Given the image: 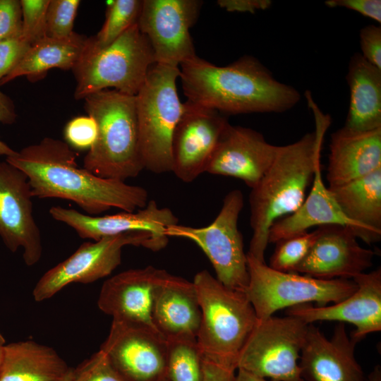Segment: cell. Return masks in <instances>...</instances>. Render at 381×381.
Wrapping results in <instances>:
<instances>
[{
  "instance_id": "cell-4",
  "label": "cell",
  "mask_w": 381,
  "mask_h": 381,
  "mask_svg": "<svg viewBox=\"0 0 381 381\" xmlns=\"http://www.w3.org/2000/svg\"><path fill=\"white\" fill-rule=\"evenodd\" d=\"M85 109L97 135L83 168L104 179L124 181L144 169L139 145L135 96L104 90L86 96Z\"/></svg>"
},
{
  "instance_id": "cell-9",
  "label": "cell",
  "mask_w": 381,
  "mask_h": 381,
  "mask_svg": "<svg viewBox=\"0 0 381 381\" xmlns=\"http://www.w3.org/2000/svg\"><path fill=\"white\" fill-rule=\"evenodd\" d=\"M243 205L242 192L232 190L225 195L219 212L210 224L193 227L176 224L169 226L165 234L194 242L208 258L217 280L229 289L245 292L249 279L247 254L238 227Z\"/></svg>"
},
{
  "instance_id": "cell-15",
  "label": "cell",
  "mask_w": 381,
  "mask_h": 381,
  "mask_svg": "<svg viewBox=\"0 0 381 381\" xmlns=\"http://www.w3.org/2000/svg\"><path fill=\"white\" fill-rule=\"evenodd\" d=\"M229 123L220 112L188 101L174 129L171 146V172L186 183L206 169L220 135Z\"/></svg>"
},
{
  "instance_id": "cell-11",
  "label": "cell",
  "mask_w": 381,
  "mask_h": 381,
  "mask_svg": "<svg viewBox=\"0 0 381 381\" xmlns=\"http://www.w3.org/2000/svg\"><path fill=\"white\" fill-rule=\"evenodd\" d=\"M168 242L146 231L128 232L85 242L71 256L40 277L33 289V298L41 302L70 284L92 283L111 274L121 264L122 249L126 246L158 251Z\"/></svg>"
},
{
  "instance_id": "cell-29",
  "label": "cell",
  "mask_w": 381,
  "mask_h": 381,
  "mask_svg": "<svg viewBox=\"0 0 381 381\" xmlns=\"http://www.w3.org/2000/svg\"><path fill=\"white\" fill-rule=\"evenodd\" d=\"M166 380L203 381L202 354L197 339H167Z\"/></svg>"
},
{
  "instance_id": "cell-7",
  "label": "cell",
  "mask_w": 381,
  "mask_h": 381,
  "mask_svg": "<svg viewBox=\"0 0 381 381\" xmlns=\"http://www.w3.org/2000/svg\"><path fill=\"white\" fill-rule=\"evenodd\" d=\"M179 74V67L155 64L135 95L142 162L155 174L171 171V140L183 110L176 90Z\"/></svg>"
},
{
  "instance_id": "cell-1",
  "label": "cell",
  "mask_w": 381,
  "mask_h": 381,
  "mask_svg": "<svg viewBox=\"0 0 381 381\" xmlns=\"http://www.w3.org/2000/svg\"><path fill=\"white\" fill-rule=\"evenodd\" d=\"M76 157L66 143L47 137L6 157V161L26 175L33 197L67 200L90 216L112 208L134 212L146 206L145 188L99 177L80 167Z\"/></svg>"
},
{
  "instance_id": "cell-17",
  "label": "cell",
  "mask_w": 381,
  "mask_h": 381,
  "mask_svg": "<svg viewBox=\"0 0 381 381\" xmlns=\"http://www.w3.org/2000/svg\"><path fill=\"white\" fill-rule=\"evenodd\" d=\"M317 230L307 255L292 272L321 279H352L372 267L375 252L361 246L351 229L329 224Z\"/></svg>"
},
{
  "instance_id": "cell-34",
  "label": "cell",
  "mask_w": 381,
  "mask_h": 381,
  "mask_svg": "<svg viewBox=\"0 0 381 381\" xmlns=\"http://www.w3.org/2000/svg\"><path fill=\"white\" fill-rule=\"evenodd\" d=\"M73 381H126L102 351L74 368Z\"/></svg>"
},
{
  "instance_id": "cell-20",
  "label": "cell",
  "mask_w": 381,
  "mask_h": 381,
  "mask_svg": "<svg viewBox=\"0 0 381 381\" xmlns=\"http://www.w3.org/2000/svg\"><path fill=\"white\" fill-rule=\"evenodd\" d=\"M49 212L54 219L73 229L80 238L93 241L133 231L149 232L169 241L165 229L179 224L178 217L169 208L159 207L154 200L134 212L104 216H90L61 206H53Z\"/></svg>"
},
{
  "instance_id": "cell-43",
  "label": "cell",
  "mask_w": 381,
  "mask_h": 381,
  "mask_svg": "<svg viewBox=\"0 0 381 381\" xmlns=\"http://www.w3.org/2000/svg\"><path fill=\"white\" fill-rule=\"evenodd\" d=\"M237 373L234 376V381H272L260 377L244 370L237 369Z\"/></svg>"
},
{
  "instance_id": "cell-24",
  "label": "cell",
  "mask_w": 381,
  "mask_h": 381,
  "mask_svg": "<svg viewBox=\"0 0 381 381\" xmlns=\"http://www.w3.org/2000/svg\"><path fill=\"white\" fill-rule=\"evenodd\" d=\"M152 320L167 340L197 339L201 310L193 282L172 275L156 295Z\"/></svg>"
},
{
  "instance_id": "cell-10",
  "label": "cell",
  "mask_w": 381,
  "mask_h": 381,
  "mask_svg": "<svg viewBox=\"0 0 381 381\" xmlns=\"http://www.w3.org/2000/svg\"><path fill=\"white\" fill-rule=\"evenodd\" d=\"M308 327L289 315L258 321L239 353L237 369L272 381H305L298 361Z\"/></svg>"
},
{
  "instance_id": "cell-26",
  "label": "cell",
  "mask_w": 381,
  "mask_h": 381,
  "mask_svg": "<svg viewBox=\"0 0 381 381\" xmlns=\"http://www.w3.org/2000/svg\"><path fill=\"white\" fill-rule=\"evenodd\" d=\"M71 369L52 347L28 340L5 345L0 381H57Z\"/></svg>"
},
{
  "instance_id": "cell-30",
  "label": "cell",
  "mask_w": 381,
  "mask_h": 381,
  "mask_svg": "<svg viewBox=\"0 0 381 381\" xmlns=\"http://www.w3.org/2000/svg\"><path fill=\"white\" fill-rule=\"evenodd\" d=\"M143 0H114L107 1L105 21L96 36L95 44L104 47L138 23Z\"/></svg>"
},
{
  "instance_id": "cell-28",
  "label": "cell",
  "mask_w": 381,
  "mask_h": 381,
  "mask_svg": "<svg viewBox=\"0 0 381 381\" xmlns=\"http://www.w3.org/2000/svg\"><path fill=\"white\" fill-rule=\"evenodd\" d=\"M87 38L74 32L65 37H44L30 47L16 67L0 80V85L21 76L37 80L53 68L72 70L82 56Z\"/></svg>"
},
{
  "instance_id": "cell-8",
  "label": "cell",
  "mask_w": 381,
  "mask_h": 381,
  "mask_svg": "<svg viewBox=\"0 0 381 381\" xmlns=\"http://www.w3.org/2000/svg\"><path fill=\"white\" fill-rule=\"evenodd\" d=\"M247 267L249 279L245 294L258 321L265 320L285 308L313 302L317 306L338 303L357 288L353 279H321L277 271L248 254Z\"/></svg>"
},
{
  "instance_id": "cell-19",
  "label": "cell",
  "mask_w": 381,
  "mask_h": 381,
  "mask_svg": "<svg viewBox=\"0 0 381 381\" xmlns=\"http://www.w3.org/2000/svg\"><path fill=\"white\" fill-rule=\"evenodd\" d=\"M278 146L262 134L246 127L226 126L212 153L206 172L231 176L253 188L272 163Z\"/></svg>"
},
{
  "instance_id": "cell-33",
  "label": "cell",
  "mask_w": 381,
  "mask_h": 381,
  "mask_svg": "<svg viewBox=\"0 0 381 381\" xmlns=\"http://www.w3.org/2000/svg\"><path fill=\"white\" fill-rule=\"evenodd\" d=\"M79 0H50L47 11V36L65 37L73 31Z\"/></svg>"
},
{
  "instance_id": "cell-14",
  "label": "cell",
  "mask_w": 381,
  "mask_h": 381,
  "mask_svg": "<svg viewBox=\"0 0 381 381\" xmlns=\"http://www.w3.org/2000/svg\"><path fill=\"white\" fill-rule=\"evenodd\" d=\"M32 198L26 175L6 161H0V237L11 252L23 249L28 266L37 264L42 255Z\"/></svg>"
},
{
  "instance_id": "cell-32",
  "label": "cell",
  "mask_w": 381,
  "mask_h": 381,
  "mask_svg": "<svg viewBox=\"0 0 381 381\" xmlns=\"http://www.w3.org/2000/svg\"><path fill=\"white\" fill-rule=\"evenodd\" d=\"M21 37L31 46L47 37V11L50 0H20Z\"/></svg>"
},
{
  "instance_id": "cell-44",
  "label": "cell",
  "mask_w": 381,
  "mask_h": 381,
  "mask_svg": "<svg viewBox=\"0 0 381 381\" xmlns=\"http://www.w3.org/2000/svg\"><path fill=\"white\" fill-rule=\"evenodd\" d=\"M366 381H381V368L377 365L368 376Z\"/></svg>"
},
{
  "instance_id": "cell-31",
  "label": "cell",
  "mask_w": 381,
  "mask_h": 381,
  "mask_svg": "<svg viewBox=\"0 0 381 381\" xmlns=\"http://www.w3.org/2000/svg\"><path fill=\"white\" fill-rule=\"evenodd\" d=\"M318 236V230L282 240L270 259L269 267L284 272H292L307 255Z\"/></svg>"
},
{
  "instance_id": "cell-23",
  "label": "cell",
  "mask_w": 381,
  "mask_h": 381,
  "mask_svg": "<svg viewBox=\"0 0 381 381\" xmlns=\"http://www.w3.org/2000/svg\"><path fill=\"white\" fill-rule=\"evenodd\" d=\"M381 167V128L350 132L341 128L331 135L327 167L328 186L344 184Z\"/></svg>"
},
{
  "instance_id": "cell-18",
  "label": "cell",
  "mask_w": 381,
  "mask_h": 381,
  "mask_svg": "<svg viewBox=\"0 0 381 381\" xmlns=\"http://www.w3.org/2000/svg\"><path fill=\"white\" fill-rule=\"evenodd\" d=\"M356 291L345 299L330 306L302 304L289 308L286 314L306 324L337 321L353 325L351 338L356 343L368 334L381 330V269L361 273L352 279Z\"/></svg>"
},
{
  "instance_id": "cell-2",
  "label": "cell",
  "mask_w": 381,
  "mask_h": 381,
  "mask_svg": "<svg viewBox=\"0 0 381 381\" xmlns=\"http://www.w3.org/2000/svg\"><path fill=\"white\" fill-rule=\"evenodd\" d=\"M179 66L187 101L220 113L283 112L301 99L296 88L276 80L252 56L218 66L196 55Z\"/></svg>"
},
{
  "instance_id": "cell-38",
  "label": "cell",
  "mask_w": 381,
  "mask_h": 381,
  "mask_svg": "<svg viewBox=\"0 0 381 381\" xmlns=\"http://www.w3.org/2000/svg\"><path fill=\"white\" fill-rule=\"evenodd\" d=\"M361 56L370 64L381 69V26L368 25L359 34Z\"/></svg>"
},
{
  "instance_id": "cell-12",
  "label": "cell",
  "mask_w": 381,
  "mask_h": 381,
  "mask_svg": "<svg viewBox=\"0 0 381 381\" xmlns=\"http://www.w3.org/2000/svg\"><path fill=\"white\" fill-rule=\"evenodd\" d=\"M202 4L198 0H143L138 25L150 42L155 64L179 67L196 56L189 31Z\"/></svg>"
},
{
  "instance_id": "cell-25",
  "label": "cell",
  "mask_w": 381,
  "mask_h": 381,
  "mask_svg": "<svg viewBox=\"0 0 381 381\" xmlns=\"http://www.w3.org/2000/svg\"><path fill=\"white\" fill-rule=\"evenodd\" d=\"M346 79L349 107L344 130L365 132L381 128V69L368 62L360 53L351 58Z\"/></svg>"
},
{
  "instance_id": "cell-46",
  "label": "cell",
  "mask_w": 381,
  "mask_h": 381,
  "mask_svg": "<svg viewBox=\"0 0 381 381\" xmlns=\"http://www.w3.org/2000/svg\"><path fill=\"white\" fill-rule=\"evenodd\" d=\"M6 345V341L3 335L0 333V368L1 365L4 349Z\"/></svg>"
},
{
  "instance_id": "cell-45",
  "label": "cell",
  "mask_w": 381,
  "mask_h": 381,
  "mask_svg": "<svg viewBox=\"0 0 381 381\" xmlns=\"http://www.w3.org/2000/svg\"><path fill=\"white\" fill-rule=\"evenodd\" d=\"M74 379V368H71L70 371L61 379L57 381H73Z\"/></svg>"
},
{
  "instance_id": "cell-13",
  "label": "cell",
  "mask_w": 381,
  "mask_h": 381,
  "mask_svg": "<svg viewBox=\"0 0 381 381\" xmlns=\"http://www.w3.org/2000/svg\"><path fill=\"white\" fill-rule=\"evenodd\" d=\"M100 350L126 381L166 378L167 341L148 326L112 320Z\"/></svg>"
},
{
  "instance_id": "cell-42",
  "label": "cell",
  "mask_w": 381,
  "mask_h": 381,
  "mask_svg": "<svg viewBox=\"0 0 381 381\" xmlns=\"http://www.w3.org/2000/svg\"><path fill=\"white\" fill-rule=\"evenodd\" d=\"M217 4L227 11L255 13L265 10L272 4L270 0H219Z\"/></svg>"
},
{
  "instance_id": "cell-27",
  "label": "cell",
  "mask_w": 381,
  "mask_h": 381,
  "mask_svg": "<svg viewBox=\"0 0 381 381\" xmlns=\"http://www.w3.org/2000/svg\"><path fill=\"white\" fill-rule=\"evenodd\" d=\"M344 215L362 227L371 243L381 238V167L344 184L328 186Z\"/></svg>"
},
{
  "instance_id": "cell-5",
  "label": "cell",
  "mask_w": 381,
  "mask_h": 381,
  "mask_svg": "<svg viewBox=\"0 0 381 381\" xmlns=\"http://www.w3.org/2000/svg\"><path fill=\"white\" fill-rule=\"evenodd\" d=\"M201 321L197 341L202 357L237 369V360L258 320L244 291L229 289L207 270L193 281Z\"/></svg>"
},
{
  "instance_id": "cell-3",
  "label": "cell",
  "mask_w": 381,
  "mask_h": 381,
  "mask_svg": "<svg viewBox=\"0 0 381 381\" xmlns=\"http://www.w3.org/2000/svg\"><path fill=\"white\" fill-rule=\"evenodd\" d=\"M315 129L297 141L278 146L275 157L249 195L252 238L247 254L265 262L268 234L278 219L294 212L303 203L311 184L321 153L330 117L308 97Z\"/></svg>"
},
{
  "instance_id": "cell-36",
  "label": "cell",
  "mask_w": 381,
  "mask_h": 381,
  "mask_svg": "<svg viewBox=\"0 0 381 381\" xmlns=\"http://www.w3.org/2000/svg\"><path fill=\"white\" fill-rule=\"evenodd\" d=\"M30 47L21 35L0 41V80L16 67Z\"/></svg>"
},
{
  "instance_id": "cell-21",
  "label": "cell",
  "mask_w": 381,
  "mask_h": 381,
  "mask_svg": "<svg viewBox=\"0 0 381 381\" xmlns=\"http://www.w3.org/2000/svg\"><path fill=\"white\" fill-rule=\"evenodd\" d=\"M356 344L343 322L336 325L330 339L309 324L299 359L302 377L305 381H365L355 357Z\"/></svg>"
},
{
  "instance_id": "cell-37",
  "label": "cell",
  "mask_w": 381,
  "mask_h": 381,
  "mask_svg": "<svg viewBox=\"0 0 381 381\" xmlns=\"http://www.w3.org/2000/svg\"><path fill=\"white\" fill-rule=\"evenodd\" d=\"M22 9L18 0H0V41L21 35Z\"/></svg>"
},
{
  "instance_id": "cell-40",
  "label": "cell",
  "mask_w": 381,
  "mask_h": 381,
  "mask_svg": "<svg viewBox=\"0 0 381 381\" xmlns=\"http://www.w3.org/2000/svg\"><path fill=\"white\" fill-rule=\"evenodd\" d=\"M17 114L11 99L0 90V123L11 124L16 121ZM16 152L0 140V155L11 156Z\"/></svg>"
},
{
  "instance_id": "cell-22",
  "label": "cell",
  "mask_w": 381,
  "mask_h": 381,
  "mask_svg": "<svg viewBox=\"0 0 381 381\" xmlns=\"http://www.w3.org/2000/svg\"><path fill=\"white\" fill-rule=\"evenodd\" d=\"M321 160L317 163L311 188L301 205L293 213L276 221L270 227L269 243H277L301 234L315 226L337 224L351 229L358 238L368 244L370 239L365 231L348 219L336 202L322 176Z\"/></svg>"
},
{
  "instance_id": "cell-39",
  "label": "cell",
  "mask_w": 381,
  "mask_h": 381,
  "mask_svg": "<svg viewBox=\"0 0 381 381\" xmlns=\"http://www.w3.org/2000/svg\"><path fill=\"white\" fill-rule=\"evenodd\" d=\"M325 4L330 8H346L381 23L380 0H327Z\"/></svg>"
},
{
  "instance_id": "cell-35",
  "label": "cell",
  "mask_w": 381,
  "mask_h": 381,
  "mask_svg": "<svg viewBox=\"0 0 381 381\" xmlns=\"http://www.w3.org/2000/svg\"><path fill=\"white\" fill-rule=\"evenodd\" d=\"M97 135V123L90 116H80L69 121L65 126L64 136L70 145L78 148H90Z\"/></svg>"
},
{
  "instance_id": "cell-41",
  "label": "cell",
  "mask_w": 381,
  "mask_h": 381,
  "mask_svg": "<svg viewBox=\"0 0 381 381\" xmlns=\"http://www.w3.org/2000/svg\"><path fill=\"white\" fill-rule=\"evenodd\" d=\"M236 370L202 357L203 381H234Z\"/></svg>"
},
{
  "instance_id": "cell-47",
  "label": "cell",
  "mask_w": 381,
  "mask_h": 381,
  "mask_svg": "<svg viewBox=\"0 0 381 381\" xmlns=\"http://www.w3.org/2000/svg\"><path fill=\"white\" fill-rule=\"evenodd\" d=\"M162 381H167V380L166 378H165L164 380H162Z\"/></svg>"
},
{
  "instance_id": "cell-6",
  "label": "cell",
  "mask_w": 381,
  "mask_h": 381,
  "mask_svg": "<svg viewBox=\"0 0 381 381\" xmlns=\"http://www.w3.org/2000/svg\"><path fill=\"white\" fill-rule=\"evenodd\" d=\"M155 64L152 47L138 23L104 47H98L90 37L72 69L76 81L74 97L84 99L109 87L135 96Z\"/></svg>"
},
{
  "instance_id": "cell-16",
  "label": "cell",
  "mask_w": 381,
  "mask_h": 381,
  "mask_svg": "<svg viewBox=\"0 0 381 381\" xmlns=\"http://www.w3.org/2000/svg\"><path fill=\"white\" fill-rule=\"evenodd\" d=\"M172 275L152 265L121 272L103 283L97 306L112 320L138 323L158 331L152 320L155 299Z\"/></svg>"
}]
</instances>
